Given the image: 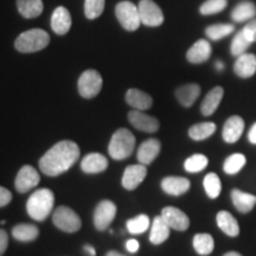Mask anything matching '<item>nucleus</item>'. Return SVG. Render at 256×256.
Here are the masks:
<instances>
[{
	"label": "nucleus",
	"mask_w": 256,
	"mask_h": 256,
	"mask_svg": "<svg viewBox=\"0 0 256 256\" xmlns=\"http://www.w3.org/2000/svg\"><path fill=\"white\" fill-rule=\"evenodd\" d=\"M80 159V147L70 140L55 144L40 159V170L49 177H57L72 168Z\"/></svg>",
	"instance_id": "f257e3e1"
},
{
	"label": "nucleus",
	"mask_w": 256,
	"mask_h": 256,
	"mask_svg": "<svg viewBox=\"0 0 256 256\" xmlns=\"http://www.w3.org/2000/svg\"><path fill=\"white\" fill-rule=\"evenodd\" d=\"M55 206V196L49 188H40L28 197L26 211L32 220L43 222L52 212Z\"/></svg>",
	"instance_id": "f03ea898"
},
{
	"label": "nucleus",
	"mask_w": 256,
	"mask_h": 256,
	"mask_svg": "<svg viewBox=\"0 0 256 256\" xmlns=\"http://www.w3.org/2000/svg\"><path fill=\"white\" fill-rule=\"evenodd\" d=\"M136 148V136L127 128H119L112 136L108 153L114 160H124L130 158Z\"/></svg>",
	"instance_id": "7ed1b4c3"
},
{
	"label": "nucleus",
	"mask_w": 256,
	"mask_h": 256,
	"mask_svg": "<svg viewBox=\"0 0 256 256\" xmlns=\"http://www.w3.org/2000/svg\"><path fill=\"white\" fill-rule=\"evenodd\" d=\"M50 36L42 28H31L19 34L14 42V46L19 52L32 54L40 51L49 46Z\"/></svg>",
	"instance_id": "20e7f679"
},
{
	"label": "nucleus",
	"mask_w": 256,
	"mask_h": 256,
	"mask_svg": "<svg viewBox=\"0 0 256 256\" xmlns=\"http://www.w3.org/2000/svg\"><path fill=\"white\" fill-rule=\"evenodd\" d=\"M52 222L64 232H76L81 229L82 220L72 209L68 206H58L52 214Z\"/></svg>",
	"instance_id": "39448f33"
},
{
	"label": "nucleus",
	"mask_w": 256,
	"mask_h": 256,
	"mask_svg": "<svg viewBox=\"0 0 256 256\" xmlns=\"http://www.w3.org/2000/svg\"><path fill=\"white\" fill-rule=\"evenodd\" d=\"M115 14L118 20L127 31H136L139 28L142 19H140L139 8L132 2H120L115 8Z\"/></svg>",
	"instance_id": "423d86ee"
},
{
	"label": "nucleus",
	"mask_w": 256,
	"mask_h": 256,
	"mask_svg": "<svg viewBox=\"0 0 256 256\" xmlns=\"http://www.w3.org/2000/svg\"><path fill=\"white\" fill-rule=\"evenodd\" d=\"M78 92L82 98H95L102 89V76L94 69H88L80 76L78 82Z\"/></svg>",
	"instance_id": "0eeeda50"
},
{
	"label": "nucleus",
	"mask_w": 256,
	"mask_h": 256,
	"mask_svg": "<svg viewBox=\"0 0 256 256\" xmlns=\"http://www.w3.org/2000/svg\"><path fill=\"white\" fill-rule=\"evenodd\" d=\"M116 206L114 202L110 200H101L94 210V226L98 232H104L110 228V223L113 222L116 216Z\"/></svg>",
	"instance_id": "6e6552de"
},
{
	"label": "nucleus",
	"mask_w": 256,
	"mask_h": 256,
	"mask_svg": "<svg viewBox=\"0 0 256 256\" xmlns=\"http://www.w3.org/2000/svg\"><path fill=\"white\" fill-rule=\"evenodd\" d=\"M138 8H139L142 23L146 26L156 28L164 23V14L162 8L153 0H142Z\"/></svg>",
	"instance_id": "1a4fd4ad"
},
{
	"label": "nucleus",
	"mask_w": 256,
	"mask_h": 256,
	"mask_svg": "<svg viewBox=\"0 0 256 256\" xmlns=\"http://www.w3.org/2000/svg\"><path fill=\"white\" fill-rule=\"evenodd\" d=\"M40 180V176L37 170L30 165H24L19 170L14 180V186L19 194H26L34 188H36Z\"/></svg>",
	"instance_id": "9d476101"
},
{
	"label": "nucleus",
	"mask_w": 256,
	"mask_h": 256,
	"mask_svg": "<svg viewBox=\"0 0 256 256\" xmlns=\"http://www.w3.org/2000/svg\"><path fill=\"white\" fill-rule=\"evenodd\" d=\"M127 118L130 124L138 130L146 133H156L159 130V121L152 115L145 114L142 110H130Z\"/></svg>",
	"instance_id": "9b49d317"
},
{
	"label": "nucleus",
	"mask_w": 256,
	"mask_h": 256,
	"mask_svg": "<svg viewBox=\"0 0 256 256\" xmlns=\"http://www.w3.org/2000/svg\"><path fill=\"white\" fill-rule=\"evenodd\" d=\"M147 176L146 165L136 164L130 165L124 168L122 179H121V184L128 191L136 190L140 184L142 183L144 179Z\"/></svg>",
	"instance_id": "f8f14e48"
},
{
	"label": "nucleus",
	"mask_w": 256,
	"mask_h": 256,
	"mask_svg": "<svg viewBox=\"0 0 256 256\" xmlns=\"http://www.w3.org/2000/svg\"><path fill=\"white\" fill-rule=\"evenodd\" d=\"M162 218L166 220L170 228L178 230V232H185L190 226V220L184 211L174 206H166L162 210Z\"/></svg>",
	"instance_id": "ddd939ff"
},
{
	"label": "nucleus",
	"mask_w": 256,
	"mask_h": 256,
	"mask_svg": "<svg viewBox=\"0 0 256 256\" xmlns=\"http://www.w3.org/2000/svg\"><path fill=\"white\" fill-rule=\"evenodd\" d=\"M244 130V121L238 115H232L226 121L223 126L222 136L223 140L228 144H234L241 138Z\"/></svg>",
	"instance_id": "4468645a"
},
{
	"label": "nucleus",
	"mask_w": 256,
	"mask_h": 256,
	"mask_svg": "<svg viewBox=\"0 0 256 256\" xmlns=\"http://www.w3.org/2000/svg\"><path fill=\"white\" fill-rule=\"evenodd\" d=\"M107 168L108 160L101 153H89L81 162V170L88 174H100L106 171Z\"/></svg>",
	"instance_id": "2eb2a0df"
},
{
	"label": "nucleus",
	"mask_w": 256,
	"mask_h": 256,
	"mask_svg": "<svg viewBox=\"0 0 256 256\" xmlns=\"http://www.w3.org/2000/svg\"><path fill=\"white\" fill-rule=\"evenodd\" d=\"M162 144L158 139H147L138 148L136 159L140 164L150 165L158 156Z\"/></svg>",
	"instance_id": "dca6fc26"
},
{
	"label": "nucleus",
	"mask_w": 256,
	"mask_h": 256,
	"mask_svg": "<svg viewBox=\"0 0 256 256\" xmlns=\"http://www.w3.org/2000/svg\"><path fill=\"white\" fill-rule=\"evenodd\" d=\"M72 20L69 11L63 6L57 8L51 16V28L57 34H66L72 28Z\"/></svg>",
	"instance_id": "f3484780"
},
{
	"label": "nucleus",
	"mask_w": 256,
	"mask_h": 256,
	"mask_svg": "<svg viewBox=\"0 0 256 256\" xmlns=\"http://www.w3.org/2000/svg\"><path fill=\"white\" fill-rule=\"evenodd\" d=\"M191 183L188 178L184 177H166L162 180V188L165 194L171 196H182L190 190Z\"/></svg>",
	"instance_id": "a211bd4d"
},
{
	"label": "nucleus",
	"mask_w": 256,
	"mask_h": 256,
	"mask_svg": "<svg viewBox=\"0 0 256 256\" xmlns=\"http://www.w3.org/2000/svg\"><path fill=\"white\" fill-rule=\"evenodd\" d=\"M211 56V46L206 40H200L186 52V58L190 63L200 64L206 62Z\"/></svg>",
	"instance_id": "6ab92c4d"
},
{
	"label": "nucleus",
	"mask_w": 256,
	"mask_h": 256,
	"mask_svg": "<svg viewBox=\"0 0 256 256\" xmlns=\"http://www.w3.org/2000/svg\"><path fill=\"white\" fill-rule=\"evenodd\" d=\"M234 72L238 78H249L256 72V56L252 54H243L238 56L234 66Z\"/></svg>",
	"instance_id": "aec40b11"
},
{
	"label": "nucleus",
	"mask_w": 256,
	"mask_h": 256,
	"mask_svg": "<svg viewBox=\"0 0 256 256\" xmlns=\"http://www.w3.org/2000/svg\"><path fill=\"white\" fill-rule=\"evenodd\" d=\"M126 102L130 107L138 110H147L152 107L153 100L148 94L139 89H128L126 92Z\"/></svg>",
	"instance_id": "412c9836"
},
{
	"label": "nucleus",
	"mask_w": 256,
	"mask_h": 256,
	"mask_svg": "<svg viewBox=\"0 0 256 256\" xmlns=\"http://www.w3.org/2000/svg\"><path fill=\"white\" fill-rule=\"evenodd\" d=\"M224 95V90L222 87H215L208 92L203 102L200 104V112L204 116H210L212 115L218 108V106L222 101Z\"/></svg>",
	"instance_id": "4be33fe9"
},
{
	"label": "nucleus",
	"mask_w": 256,
	"mask_h": 256,
	"mask_svg": "<svg viewBox=\"0 0 256 256\" xmlns=\"http://www.w3.org/2000/svg\"><path fill=\"white\" fill-rule=\"evenodd\" d=\"M217 226L218 228L222 230V232L226 234V235L230 236V238H236L240 234V226L238 222L236 220L235 217H234L229 211L222 210L217 214L216 216Z\"/></svg>",
	"instance_id": "5701e85b"
},
{
	"label": "nucleus",
	"mask_w": 256,
	"mask_h": 256,
	"mask_svg": "<svg viewBox=\"0 0 256 256\" xmlns=\"http://www.w3.org/2000/svg\"><path fill=\"white\" fill-rule=\"evenodd\" d=\"M170 230L171 228L162 218V216H156L151 226V232H150V241L153 244H162L168 238Z\"/></svg>",
	"instance_id": "b1692460"
},
{
	"label": "nucleus",
	"mask_w": 256,
	"mask_h": 256,
	"mask_svg": "<svg viewBox=\"0 0 256 256\" xmlns=\"http://www.w3.org/2000/svg\"><path fill=\"white\" fill-rule=\"evenodd\" d=\"M200 94V87L196 83H190L179 87L176 90V98L183 107H191Z\"/></svg>",
	"instance_id": "393cba45"
},
{
	"label": "nucleus",
	"mask_w": 256,
	"mask_h": 256,
	"mask_svg": "<svg viewBox=\"0 0 256 256\" xmlns=\"http://www.w3.org/2000/svg\"><path fill=\"white\" fill-rule=\"evenodd\" d=\"M232 200L234 206L242 214L252 211L256 204V196L238 190V188H234L232 191Z\"/></svg>",
	"instance_id": "a878e982"
},
{
	"label": "nucleus",
	"mask_w": 256,
	"mask_h": 256,
	"mask_svg": "<svg viewBox=\"0 0 256 256\" xmlns=\"http://www.w3.org/2000/svg\"><path fill=\"white\" fill-rule=\"evenodd\" d=\"M40 235V229L34 224L22 223L12 228V236L19 242H32Z\"/></svg>",
	"instance_id": "bb28decb"
},
{
	"label": "nucleus",
	"mask_w": 256,
	"mask_h": 256,
	"mask_svg": "<svg viewBox=\"0 0 256 256\" xmlns=\"http://www.w3.org/2000/svg\"><path fill=\"white\" fill-rule=\"evenodd\" d=\"M19 14L24 18H36L42 14L44 5L43 0H17Z\"/></svg>",
	"instance_id": "cd10ccee"
},
{
	"label": "nucleus",
	"mask_w": 256,
	"mask_h": 256,
	"mask_svg": "<svg viewBox=\"0 0 256 256\" xmlns=\"http://www.w3.org/2000/svg\"><path fill=\"white\" fill-rule=\"evenodd\" d=\"M255 14L256 6L254 5V2L246 0V2H240V4L232 10V18L235 22H238V23H242V22L254 18Z\"/></svg>",
	"instance_id": "c85d7f7f"
},
{
	"label": "nucleus",
	"mask_w": 256,
	"mask_h": 256,
	"mask_svg": "<svg viewBox=\"0 0 256 256\" xmlns=\"http://www.w3.org/2000/svg\"><path fill=\"white\" fill-rule=\"evenodd\" d=\"M194 248L200 255H210L215 248V241L210 234H197L194 238Z\"/></svg>",
	"instance_id": "c756f323"
},
{
	"label": "nucleus",
	"mask_w": 256,
	"mask_h": 256,
	"mask_svg": "<svg viewBox=\"0 0 256 256\" xmlns=\"http://www.w3.org/2000/svg\"><path fill=\"white\" fill-rule=\"evenodd\" d=\"M215 132L216 124L200 122L190 127V130H188V136H190L191 139L196 140V142H202V140H206L208 138H210Z\"/></svg>",
	"instance_id": "7c9ffc66"
},
{
	"label": "nucleus",
	"mask_w": 256,
	"mask_h": 256,
	"mask_svg": "<svg viewBox=\"0 0 256 256\" xmlns=\"http://www.w3.org/2000/svg\"><path fill=\"white\" fill-rule=\"evenodd\" d=\"M246 156L242 153H234L226 159L223 164V170L226 174H238L246 165Z\"/></svg>",
	"instance_id": "2f4dec72"
},
{
	"label": "nucleus",
	"mask_w": 256,
	"mask_h": 256,
	"mask_svg": "<svg viewBox=\"0 0 256 256\" xmlns=\"http://www.w3.org/2000/svg\"><path fill=\"white\" fill-rule=\"evenodd\" d=\"M208 164H209V160H208L206 156L200 154V153H196V154H192L185 160L184 168L188 174H198V172L206 168Z\"/></svg>",
	"instance_id": "473e14b6"
},
{
	"label": "nucleus",
	"mask_w": 256,
	"mask_h": 256,
	"mask_svg": "<svg viewBox=\"0 0 256 256\" xmlns=\"http://www.w3.org/2000/svg\"><path fill=\"white\" fill-rule=\"evenodd\" d=\"M203 185L208 197L211 198V200H215V198L220 196V190H222V184H220V177L216 174H214V172L208 174L204 177Z\"/></svg>",
	"instance_id": "72a5a7b5"
},
{
	"label": "nucleus",
	"mask_w": 256,
	"mask_h": 256,
	"mask_svg": "<svg viewBox=\"0 0 256 256\" xmlns=\"http://www.w3.org/2000/svg\"><path fill=\"white\" fill-rule=\"evenodd\" d=\"M128 232H130L132 235H139V234H144L148 229L150 226V217L142 214V215H138L133 218L128 220L126 223Z\"/></svg>",
	"instance_id": "f704fd0d"
},
{
	"label": "nucleus",
	"mask_w": 256,
	"mask_h": 256,
	"mask_svg": "<svg viewBox=\"0 0 256 256\" xmlns=\"http://www.w3.org/2000/svg\"><path fill=\"white\" fill-rule=\"evenodd\" d=\"M234 30H235V28L232 24H215L206 28V34L210 40H220L224 37L229 36Z\"/></svg>",
	"instance_id": "c9c22d12"
},
{
	"label": "nucleus",
	"mask_w": 256,
	"mask_h": 256,
	"mask_svg": "<svg viewBox=\"0 0 256 256\" xmlns=\"http://www.w3.org/2000/svg\"><path fill=\"white\" fill-rule=\"evenodd\" d=\"M252 42L246 37L244 32L242 30L238 32L234 40L232 42V46H230V52L232 56H241L243 54H246V50L250 46Z\"/></svg>",
	"instance_id": "e433bc0d"
},
{
	"label": "nucleus",
	"mask_w": 256,
	"mask_h": 256,
	"mask_svg": "<svg viewBox=\"0 0 256 256\" xmlns=\"http://www.w3.org/2000/svg\"><path fill=\"white\" fill-rule=\"evenodd\" d=\"M104 10V0H84V14L88 19L100 17Z\"/></svg>",
	"instance_id": "4c0bfd02"
},
{
	"label": "nucleus",
	"mask_w": 256,
	"mask_h": 256,
	"mask_svg": "<svg viewBox=\"0 0 256 256\" xmlns=\"http://www.w3.org/2000/svg\"><path fill=\"white\" fill-rule=\"evenodd\" d=\"M226 5H228L226 0H208L200 6V14L204 16L218 14L226 8Z\"/></svg>",
	"instance_id": "58836bf2"
},
{
	"label": "nucleus",
	"mask_w": 256,
	"mask_h": 256,
	"mask_svg": "<svg viewBox=\"0 0 256 256\" xmlns=\"http://www.w3.org/2000/svg\"><path fill=\"white\" fill-rule=\"evenodd\" d=\"M242 31L244 32L246 37H247L252 43L256 42V19H252V20L242 28Z\"/></svg>",
	"instance_id": "ea45409f"
},
{
	"label": "nucleus",
	"mask_w": 256,
	"mask_h": 256,
	"mask_svg": "<svg viewBox=\"0 0 256 256\" xmlns=\"http://www.w3.org/2000/svg\"><path fill=\"white\" fill-rule=\"evenodd\" d=\"M12 200V192L5 188L4 186L0 188V206L4 208Z\"/></svg>",
	"instance_id": "a19ab883"
},
{
	"label": "nucleus",
	"mask_w": 256,
	"mask_h": 256,
	"mask_svg": "<svg viewBox=\"0 0 256 256\" xmlns=\"http://www.w3.org/2000/svg\"><path fill=\"white\" fill-rule=\"evenodd\" d=\"M8 246V235L5 230H0V255H4Z\"/></svg>",
	"instance_id": "79ce46f5"
},
{
	"label": "nucleus",
	"mask_w": 256,
	"mask_h": 256,
	"mask_svg": "<svg viewBox=\"0 0 256 256\" xmlns=\"http://www.w3.org/2000/svg\"><path fill=\"white\" fill-rule=\"evenodd\" d=\"M139 247H140L139 242L134 238L128 240V241L126 242V249L130 252H132V254H134V252H136L138 250H139Z\"/></svg>",
	"instance_id": "37998d69"
},
{
	"label": "nucleus",
	"mask_w": 256,
	"mask_h": 256,
	"mask_svg": "<svg viewBox=\"0 0 256 256\" xmlns=\"http://www.w3.org/2000/svg\"><path fill=\"white\" fill-rule=\"evenodd\" d=\"M248 139H249V142L252 144V145H256V122L252 124L250 130H249Z\"/></svg>",
	"instance_id": "c03bdc74"
},
{
	"label": "nucleus",
	"mask_w": 256,
	"mask_h": 256,
	"mask_svg": "<svg viewBox=\"0 0 256 256\" xmlns=\"http://www.w3.org/2000/svg\"><path fill=\"white\" fill-rule=\"evenodd\" d=\"M83 250L87 252L89 256H95L96 255V252H95L94 247H92L90 244H86L84 247H83Z\"/></svg>",
	"instance_id": "a18cd8bd"
},
{
	"label": "nucleus",
	"mask_w": 256,
	"mask_h": 256,
	"mask_svg": "<svg viewBox=\"0 0 256 256\" xmlns=\"http://www.w3.org/2000/svg\"><path fill=\"white\" fill-rule=\"evenodd\" d=\"M106 256H126V255L121 254V252H115V250H110V252H107V254H106Z\"/></svg>",
	"instance_id": "49530a36"
},
{
	"label": "nucleus",
	"mask_w": 256,
	"mask_h": 256,
	"mask_svg": "<svg viewBox=\"0 0 256 256\" xmlns=\"http://www.w3.org/2000/svg\"><path fill=\"white\" fill-rule=\"evenodd\" d=\"M223 256H242V255L238 252H228L226 254H224Z\"/></svg>",
	"instance_id": "de8ad7c7"
},
{
	"label": "nucleus",
	"mask_w": 256,
	"mask_h": 256,
	"mask_svg": "<svg viewBox=\"0 0 256 256\" xmlns=\"http://www.w3.org/2000/svg\"><path fill=\"white\" fill-rule=\"evenodd\" d=\"M216 68H217V70H222L224 68V64L222 62H217L216 63Z\"/></svg>",
	"instance_id": "09e8293b"
}]
</instances>
